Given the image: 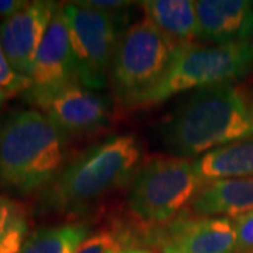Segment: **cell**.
<instances>
[{"label": "cell", "mask_w": 253, "mask_h": 253, "mask_svg": "<svg viewBox=\"0 0 253 253\" xmlns=\"http://www.w3.org/2000/svg\"><path fill=\"white\" fill-rule=\"evenodd\" d=\"M31 82L28 78L18 75L11 66L4 55V51L0 44V91L6 96H16L18 93H24L30 87Z\"/></svg>", "instance_id": "d6986e66"}, {"label": "cell", "mask_w": 253, "mask_h": 253, "mask_svg": "<svg viewBox=\"0 0 253 253\" xmlns=\"http://www.w3.org/2000/svg\"><path fill=\"white\" fill-rule=\"evenodd\" d=\"M114 253H154L148 249L144 248H134V246H129V248H123V249H118Z\"/></svg>", "instance_id": "603a6c76"}, {"label": "cell", "mask_w": 253, "mask_h": 253, "mask_svg": "<svg viewBox=\"0 0 253 253\" xmlns=\"http://www.w3.org/2000/svg\"><path fill=\"white\" fill-rule=\"evenodd\" d=\"M76 3L81 6H84V7H89V9L104 11V13L123 18H126L129 16L128 10L135 4L134 1H123V0H79Z\"/></svg>", "instance_id": "44dd1931"}, {"label": "cell", "mask_w": 253, "mask_h": 253, "mask_svg": "<svg viewBox=\"0 0 253 253\" xmlns=\"http://www.w3.org/2000/svg\"><path fill=\"white\" fill-rule=\"evenodd\" d=\"M132 242L154 253H235V222L231 218L190 215L184 210L165 225L136 226Z\"/></svg>", "instance_id": "ba28073f"}, {"label": "cell", "mask_w": 253, "mask_h": 253, "mask_svg": "<svg viewBox=\"0 0 253 253\" xmlns=\"http://www.w3.org/2000/svg\"><path fill=\"white\" fill-rule=\"evenodd\" d=\"M28 236V211L17 200L0 196V253H18Z\"/></svg>", "instance_id": "e0dca14e"}, {"label": "cell", "mask_w": 253, "mask_h": 253, "mask_svg": "<svg viewBox=\"0 0 253 253\" xmlns=\"http://www.w3.org/2000/svg\"><path fill=\"white\" fill-rule=\"evenodd\" d=\"M145 18L179 45L193 44L197 38L199 21L196 1L191 0H148L141 1Z\"/></svg>", "instance_id": "9a60e30c"}, {"label": "cell", "mask_w": 253, "mask_h": 253, "mask_svg": "<svg viewBox=\"0 0 253 253\" xmlns=\"http://www.w3.org/2000/svg\"><path fill=\"white\" fill-rule=\"evenodd\" d=\"M236 229L235 253H253V210L234 218Z\"/></svg>", "instance_id": "ffe728a7"}, {"label": "cell", "mask_w": 253, "mask_h": 253, "mask_svg": "<svg viewBox=\"0 0 253 253\" xmlns=\"http://www.w3.org/2000/svg\"><path fill=\"white\" fill-rule=\"evenodd\" d=\"M72 42L78 82L94 91L109 86L111 61L126 30V18L89 9L76 1L63 3Z\"/></svg>", "instance_id": "52a82bcc"}, {"label": "cell", "mask_w": 253, "mask_h": 253, "mask_svg": "<svg viewBox=\"0 0 253 253\" xmlns=\"http://www.w3.org/2000/svg\"><path fill=\"white\" fill-rule=\"evenodd\" d=\"M4 99H6V96H4V94H3V93L0 91V106L3 104V101H4Z\"/></svg>", "instance_id": "cb8c5ba5"}, {"label": "cell", "mask_w": 253, "mask_h": 253, "mask_svg": "<svg viewBox=\"0 0 253 253\" xmlns=\"http://www.w3.org/2000/svg\"><path fill=\"white\" fill-rule=\"evenodd\" d=\"M253 210V177L224 179L201 186L187 211L196 217L234 218Z\"/></svg>", "instance_id": "4fadbf2b"}, {"label": "cell", "mask_w": 253, "mask_h": 253, "mask_svg": "<svg viewBox=\"0 0 253 253\" xmlns=\"http://www.w3.org/2000/svg\"><path fill=\"white\" fill-rule=\"evenodd\" d=\"M30 82L31 84L23 96L38 109L56 91L78 82L71 34L62 4L56 6L45 37L38 48Z\"/></svg>", "instance_id": "9c48e42d"}, {"label": "cell", "mask_w": 253, "mask_h": 253, "mask_svg": "<svg viewBox=\"0 0 253 253\" xmlns=\"http://www.w3.org/2000/svg\"><path fill=\"white\" fill-rule=\"evenodd\" d=\"M129 246L132 245L128 231L124 228H111L91 232L75 253H114Z\"/></svg>", "instance_id": "ac0fdd59"}, {"label": "cell", "mask_w": 253, "mask_h": 253, "mask_svg": "<svg viewBox=\"0 0 253 253\" xmlns=\"http://www.w3.org/2000/svg\"><path fill=\"white\" fill-rule=\"evenodd\" d=\"M253 136V107L234 84L189 91L161 126L165 149L191 159L218 146Z\"/></svg>", "instance_id": "6da1fadb"}, {"label": "cell", "mask_w": 253, "mask_h": 253, "mask_svg": "<svg viewBox=\"0 0 253 253\" xmlns=\"http://www.w3.org/2000/svg\"><path fill=\"white\" fill-rule=\"evenodd\" d=\"M183 46L146 18L126 27L110 66L109 84L114 100L124 107H144L170 73Z\"/></svg>", "instance_id": "277c9868"}, {"label": "cell", "mask_w": 253, "mask_h": 253, "mask_svg": "<svg viewBox=\"0 0 253 253\" xmlns=\"http://www.w3.org/2000/svg\"><path fill=\"white\" fill-rule=\"evenodd\" d=\"M56 6L58 3L46 0L28 1L20 13L0 23V44L10 66L18 75L30 79Z\"/></svg>", "instance_id": "8fae6325"}, {"label": "cell", "mask_w": 253, "mask_h": 253, "mask_svg": "<svg viewBox=\"0 0 253 253\" xmlns=\"http://www.w3.org/2000/svg\"><path fill=\"white\" fill-rule=\"evenodd\" d=\"M252 107H253V103H252Z\"/></svg>", "instance_id": "d4e9b609"}, {"label": "cell", "mask_w": 253, "mask_h": 253, "mask_svg": "<svg viewBox=\"0 0 253 253\" xmlns=\"http://www.w3.org/2000/svg\"><path fill=\"white\" fill-rule=\"evenodd\" d=\"M91 232L86 222L41 226L28 234L18 253H75Z\"/></svg>", "instance_id": "2e32d148"}, {"label": "cell", "mask_w": 253, "mask_h": 253, "mask_svg": "<svg viewBox=\"0 0 253 253\" xmlns=\"http://www.w3.org/2000/svg\"><path fill=\"white\" fill-rule=\"evenodd\" d=\"M253 71V38L224 45L187 44L162 84L145 106L162 103L179 93L232 84Z\"/></svg>", "instance_id": "8992f818"}, {"label": "cell", "mask_w": 253, "mask_h": 253, "mask_svg": "<svg viewBox=\"0 0 253 253\" xmlns=\"http://www.w3.org/2000/svg\"><path fill=\"white\" fill-rule=\"evenodd\" d=\"M193 163L201 186L224 179L253 177V136L211 149Z\"/></svg>", "instance_id": "5bb4252c"}, {"label": "cell", "mask_w": 253, "mask_h": 253, "mask_svg": "<svg viewBox=\"0 0 253 253\" xmlns=\"http://www.w3.org/2000/svg\"><path fill=\"white\" fill-rule=\"evenodd\" d=\"M69 138L36 109L0 120V189L18 196L41 193L69 162Z\"/></svg>", "instance_id": "3957f363"}, {"label": "cell", "mask_w": 253, "mask_h": 253, "mask_svg": "<svg viewBox=\"0 0 253 253\" xmlns=\"http://www.w3.org/2000/svg\"><path fill=\"white\" fill-rule=\"evenodd\" d=\"M28 4L24 0H0V17L6 18L13 17Z\"/></svg>", "instance_id": "7402d4cb"}, {"label": "cell", "mask_w": 253, "mask_h": 253, "mask_svg": "<svg viewBox=\"0 0 253 253\" xmlns=\"http://www.w3.org/2000/svg\"><path fill=\"white\" fill-rule=\"evenodd\" d=\"M196 11L197 40L206 45H224L253 38L251 0H199Z\"/></svg>", "instance_id": "7c38bea8"}, {"label": "cell", "mask_w": 253, "mask_h": 253, "mask_svg": "<svg viewBox=\"0 0 253 253\" xmlns=\"http://www.w3.org/2000/svg\"><path fill=\"white\" fill-rule=\"evenodd\" d=\"M201 187L190 159L152 156L134 174L126 191V210L144 228L161 226L189 207Z\"/></svg>", "instance_id": "5b68a950"}, {"label": "cell", "mask_w": 253, "mask_h": 253, "mask_svg": "<svg viewBox=\"0 0 253 253\" xmlns=\"http://www.w3.org/2000/svg\"><path fill=\"white\" fill-rule=\"evenodd\" d=\"M142 146L135 135H111L72 158L40 193L41 210L83 215L120 187L129 184L141 166Z\"/></svg>", "instance_id": "7a4b0ae2"}, {"label": "cell", "mask_w": 253, "mask_h": 253, "mask_svg": "<svg viewBox=\"0 0 253 253\" xmlns=\"http://www.w3.org/2000/svg\"><path fill=\"white\" fill-rule=\"evenodd\" d=\"M40 109L68 138L96 135L113 120L111 97L79 82L56 91Z\"/></svg>", "instance_id": "30bf717a"}]
</instances>
